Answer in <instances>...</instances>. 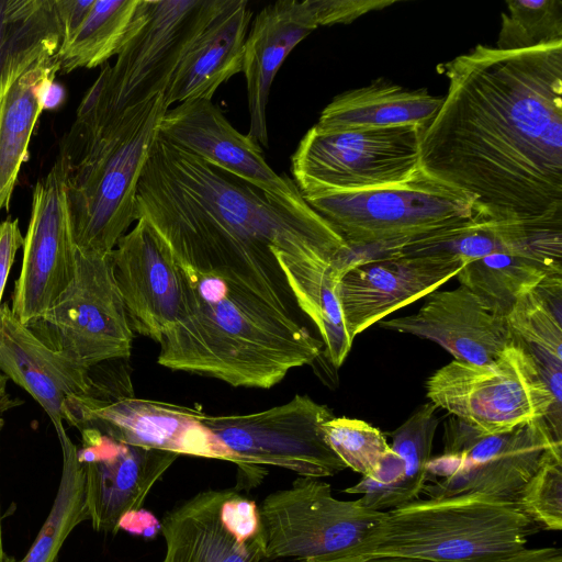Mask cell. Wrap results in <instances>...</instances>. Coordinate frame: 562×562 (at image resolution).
<instances>
[{
    "mask_svg": "<svg viewBox=\"0 0 562 562\" xmlns=\"http://www.w3.org/2000/svg\"><path fill=\"white\" fill-rule=\"evenodd\" d=\"M448 93L422 131L420 167L481 220L562 218V42L477 45L441 66Z\"/></svg>",
    "mask_w": 562,
    "mask_h": 562,
    "instance_id": "1",
    "label": "cell"
},
{
    "mask_svg": "<svg viewBox=\"0 0 562 562\" xmlns=\"http://www.w3.org/2000/svg\"><path fill=\"white\" fill-rule=\"evenodd\" d=\"M136 213L178 267L243 286L299 323L285 278H339L353 262L352 248L304 199L276 196L159 134Z\"/></svg>",
    "mask_w": 562,
    "mask_h": 562,
    "instance_id": "2",
    "label": "cell"
},
{
    "mask_svg": "<svg viewBox=\"0 0 562 562\" xmlns=\"http://www.w3.org/2000/svg\"><path fill=\"white\" fill-rule=\"evenodd\" d=\"M178 268L184 305L159 342L160 366L236 387L270 389L321 356V339L251 291Z\"/></svg>",
    "mask_w": 562,
    "mask_h": 562,
    "instance_id": "3",
    "label": "cell"
},
{
    "mask_svg": "<svg viewBox=\"0 0 562 562\" xmlns=\"http://www.w3.org/2000/svg\"><path fill=\"white\" fill-rule=\"evenodd\" d=\"M168 109L159 93L108 117L76 111L57 157L77 249L110 254L137 221L138 183Z\"/></svg>",
    "mask_w": 562,
    "mask_h": 562,
    "instance_id": "4",
    "label": "cell"
},
{
    "mask_svg": "<svg viewBox=\"0 0 562 562\" xmlns=\"http://www.w3.org/2000/svg\"><path fill=\"white\" fill-rule=\"evenodd\" d=\"M539 526L518 506L481 493L418 498L384 515L349 557L431 562H497Z\"/></svg>",
    "mask_w": 562,
    "mask_h": 562,
    "instance_id": "5",
    "label": "cell"
},
{
    "mask_svg": "<svg viewBox=\"0 0 562 562\" xmlns=\"http://www.w3.org/2000/svg\"><path fill=\"white\" fill-rule=\"evenodd\" d=\"M359 256L361 262L394 255L427 236L480 218L475 200L420 167L409 179L360 191L303 195Z\"/></svg>",
    "mask_w": 562,
    "mask_h": 562,
    "instance_id": "6",
    "label": "cell"
},
{
    "mask_svg": "<svg viewBox=\"0 0 562 562\" xmlns=\"http://www.w3.org/2000/svg\"><path fill=\"white\" fill-rule=\"evenodd\" d=\"M223 2L140 0L114 65L104 64L77 110L108 117L166 95L183 56Z\"/></svg>",
    "mask_w": 562,
    "mask_h": 562,
    "instance_id": "7",
    "label": "cell"
},
{
    "mask_svg": "<svg viewBox=\"0 0 562 562\" xmlns=\"http://www.w3.org/2000/svg\"><path fill=\"white\" fill-rule=\"evenodd\" d=\"M426 395L477 431L508 432L546 417L561 439V406L554 402L532 356L513 336L494 361L472 364L452 360L426 381Z\"/></svg>",
    "mask_w": 562,
    "mask_h": 562,
    "instance_id": "8",
    "label": "cell"
},
{
    "mask_svg": "<svg viewBox=\"0 0 562 562\" xmlns=\"http://www.w3.org/2000/svg\"><path fill=\"white\" fill-rule=\"evenodd\" d=\"M562 453L546 417L495 435L477 431L451 416L443 450L426 467V498L481 493L516 502L524 485L550 456Z\"/></svg>",
    "mask_w": 562,
    "mask_h": 562,
    "instance_id": "9",
    "label": "cell"
},
{
    "mask_svg": "<svg viewBox=\"0 0 562 562\" xmlns=\"http://www.w3.org/2000/svg\"><path fill=\"white\" fill-rule=\"evenodd\" d=\"M418 125L321 130L300 140L291 172L302 195L360 191L409 179L420 168Z\"/></svg>",
    "mask_w": 562,
    "mask_h": 562,
    "instance_id": "10",
    "label": "cell"
},
{
    "mask_svg": "<svg viewBox=\"0 0 562 562\" xmlns=\"http://www.w3.org/2000/svg\"><path fill=\"white\" fill-rule=\"evenodd\" d=\"M48 348L93 368L127 359L133 330L113 278L111 252L76 248L75 276L42 315L25 324Z\"/></svg>",
    "mask_w": 562,
    "mask_h": 562,
    "instance_id": "11",
    "label": "cell"
},
{
    "mask_svg": "<svg viewBox=\"0 0 562 562\" xmlns=\"http://www.w3.org/2000/svg\"><path fill=\"white\" fill-rule=\"evenodd\" d=\"M258 507L266 561L347 558L384 515L360 498H336L328 483L310 476L268 494Z\"/></svg>",
    "mask_w": 562,
    "mask_h": 562,
    "instance_id": "12",
    "label": "cell"
},
{
    "mask_svg": "<svg viewBox=\"0 0 562 562\" xmlns=\"http://www.w3.org/2000/svg\"><path fill=\"white\" fill-rule=\"evenodd\" d=\"M331 409L307 395L252 414L211 416L201 422L243 464L274 465L299 476H333L346 468L328 446L322 426Z\"/></svg>",
    "mask_w": 562,
    "mask_h": 562,
    "instance_id": "13",
    "label": "cell"
},
{
    "mask_svg": "<svg viewBox=\"0 0 562 562\" xmlns=\"http://www.w3.org/2000/svg\"><path fill=\"white\" fill-rule=\"evenodd\" d=\"M204 414L199 407L135 396L114 401L72 396L64 405L63 419L78 430L93 428L126 445L237 464L236 457L201 422Z\"/></svg>",
    "mask_w": 562,
    "mask_h": 562,
    "instance_id": "14",
    "label": "cell"
},
{
    "mask_svg": "<svg viewBox=\"0 0 562 562\" xmlns=\"http://www.w3.org/2000/svg\"><path fill=\"white\" fill-rule=\"evenodd\" d=\"M160 531V562L266 561L259 507L237 488L199 492L166 513Z\"/></svg>",
    "mask_w": 562,
    "mask_h": 562,
    "instance_id": "15",
    "label": "cell"
},
{
    "mask_svg": "<svg viewBox=\"0 0 562 562\" xmlns=\"http://www.w3.org/2000/svg\"><path fill=\"white\" fill-rule=\"evenodd\" d=\"M75 269L65 172L57 157L33 190L21 272L11 295L12 313L24 324L45 313L68 288Z\"/></svg>",
    "mask_w": 562,
    "mask_h": 562,
    "instance_id": "16",
    "label": "cell"
},
{
    "mask_svg": "<svg viewBox=\"0 0 562 562\" xmlns=\"http://www.w3.org/2000/svg\"><path fill=\"white\" fill-rule=\"evenodd\" d=\"M79 431L89 520L94 530L115 535L126 516L142 510L179 454L126 445L93 428Z\"/></svg>",
    "mask_w": 562,
    "mask_h": 562,
    "instance_id": "17",
    "label": "cell"
},
{
    "mask_svg": "<svg viewBox=\"0 0 562 562\" xmlns=\"http://www.w3.org/2000/svg\"><path fill=\"white\" fill-rule=\"evenodd\" d=\"M95 367L77 363L45 346L11 311L0 307V370L24 389L46 412L55 430H65L63 411L72 396L100 401L117 397L110 373L97 374Z\"/></svg>",
    "mask_w": 562,
    "mask_h": 562,
    "instance_id": "18",
    "label": "cell"
},
{
    "mask_svg": "<svg viewBox=\"0 0 562 562\" xmlns=\"http://www.w3.org/2000/svg\"><path fill=\"white\" fill-rule=\"evenodd\" d=\"M464 262L443 254L394 255L350 267L337 295L345 327L355 339L391 313L422 299L454 278Z\"/></svg>",
    "mask_w": 562,
    "mask_h": 562,
    "instance_id": "19",
    "label": "cell"
},
{
    "mask_svg": "<svg viewBox=\"0 0 562 562\" xmlns=\"http://www.w3.org/2000/svg\"><path fill=\"white\" fill-rule=\"evenodd\" d=\"M111 262L131 329L159 344L183 311L178 266L142 218L119 239Z\"/></svg>",
    "mask_w": 562,
    "mask_h": 562,
    "instance_id": "20",
    "label": "cell"
},
{
    "mask_svg": "<svg viewBox=\"0 0 562 562\" xmlns=\"http://www.w3.org/2000/svg\"><path fill=\"white\" fill-rule=\"evenodd\" d=\"M158 134L170 144L276 196L291 201L304 199L293 179L271 169L258 142L233 127L211 100L186 101L168 109Z\"/></svg>",
    "mask_w": 562,
    "mask_h": 562,
    "instance_id": "21",
    "label": "cell"
},
{
    "mask_svg": "<svg viewBox=\"0 0 562 562\" xmlns=\"http://www.w3.org/2000/svg\"><path fill=\"white\" fill-rule=\"evenodd\" d=\"M376 324L431 340L454 360L472 364L494 361L513 339L506 317L487 311L462 284L453 290L431 291L415 314Z\"/></svg>",
    "mask_w": 562,
    "mask_h": 562,
    "instance_id": "22",
    "label": "cell"
},
{
    "mask_svg": "<svg viewBox=\"0 0 562 562\" xmlns=\"http://www.w3.org/2000/svg\"><path fill=\"white\" fill-rule=\"evenodd\" d=\"M60 33L15 53L0 77V211L11 195L35 124L44 111L46 87L59 71Z\"/></svg>",
    "mask_w": 562,
    "mask_h": 562,
    "instance_id": "23",
    "label": "cell"
},
{
    "mask_svg": "<svg viewBox=\"0 0 562 562\" xmlns=\"http://www.w3.org/2000/svg\"><path fill=\"white\" fill-rule=\"evenodd\" d=\"M318 26L313 0L268 4L250 25L241 70L247 86L248 135L263 147L269 146L267 104L272 81L291 50Z\"/></svg>",
    "mask_w": 562,
    "mask_h": 562,
    "instance_id": "24",
    "label": "cell"
},
{
    "mask_svg": "<svg viewBox=\"0 0 562 562\" xmlns=\"http://www.w3.org/2000/svg\"><path fill=\"white\" fill-rule=\"evenodd\" d=\"M251 11L246 0H224L183 56L165 95L168 106L211 100L217 88L241 72Z\"/></svg>",
    "mask_w": 562,
    "mask_h": 562,
    "instance_id": "25",
    "label": "cell"
},
{
    "mask_svg": "<svg viewBox=\"0 0 562 562\" xmlns=\"http://www.w3.org/2000/svg\"><path fill=\"white\" fill-rule=\"evenodd\" d=\"M445 97L426 88L408 89L379 78L370 85L336 95L315 124L321 130L379 128L403 125L426 127Z\"/></svg>",
    "mask_w": 562,
    "mask_h": 562,
    "instance_id": "26",
    "label": "cell"
},
{
    "mask_svg": "<svg viewBox=\"0 0 562 562\" xmlns=\"http://www.w3.org/2000/svg\"><path fill=\"white\" fill-rule=\"evenodd\" d=\"M555 274H562V261L524 254H492L464 263L454 278L487 311L506 317L524 293Z\"/></svg>",
    "mask_w": 562,
    "mask_h": 562,
    "instance_id": "27",
    "label": "cell"
},
{
    "mask_svg": "<svg viewBox=\"0 0 562 562\" xmlns=\"http://www.w3.org/2000/svg\"><path fill=\"white\" fill-rule=\"evenodd\" d=\"M140 0H94L81 23L60 40L59 71L106 64L124 43Z\"/></svg>",
    "mask_w": 562,
    "mask_h": 562,
    "instance_id": "28",
    "label": "cell"
},
{
    "mask_svg": "<svg viewBox=\"0 0 562 562\" xmlns=\"http://www.w3.org/2000/svg\"><path fill=\"white\" fill-rule=\"evenodd\" d=\"M506 321L537 366L562 367V274L550 276L524 293Z\"/></svg>",
    "mask_w": 562,
    "mask_h": 562,
    "instance_id": "29",
    "label": "cell"
},
{
    "mask_svg": "<svg viewBox=\"0 0 562 562\" xmlns=\"http://www.w3.org/2000/svg\"><path fill=\"white\" fill-rule=\"evenodd\" d=\"M57 437L63 465L53 506L26 554L14 562H55L70 532L89 520L85 471L78 458V447L66 431Z\"/></svg>",
    "mask_w": 562,
    "mask_h": 562,
    "instance_id": "30",
    "label": "cell"
},
{
    "mask_svg": "<svg viewBox=\"0 0 562 562\" xmlns=\"http://www.w3.org/2000/svg\"><path fill=\"white\" fill-rule=\"evenodd\" d=\"M506 5L497 49L521 50L562 42L561 0H512Z\"/></svg>",
    "mask_w": 562,
    "mask_h": 562,
    "instance_id": "31",
    "label": "cell"
},
{
    "mask_svg": "<svg viewBox=\"0 0 562 562\" xmlns=\"http://www.w3.org/2000/svg\"><path fill=\"white\" fill-rule=\"evenodd\" d=\"M56 33L54 0H0V77L15 53Z\"/></svg>",
    "mask_w": 562,
    "mask_h": 562,
    "instance_id": "32",
    "label": "cell"
},
{
    "mask_svg": "<svg viewBox=\"0 0 562 562\" xmlns=\"http://www.w3.org/2000/svg\"><path fill=\"white\" fill-rule=\"evenodd\" d=\"M436 406L427 402L395 430L390 432V448L406 467V482L412 502L419 498L426 484V467L431 458L432 441L439 425Z\"/></svg>",
    "mask_w": 562,
    "mask_h": 562,
    "instance_id": "33",
    "label": "cell"
},
{
    "mask_svg": "<svg viewBox=\"0 0 562 562\" xmlns=\"http://www.w3.org/2000/svg\"><path fill=\"white\" fill-rule=\"evenodd\" d=\"M330 449L362 476L371 474L390 451L385 436L370 424L347 417H333L322 426Z\"/></svg>",
    "mask_w": 562,
    "mask_h": 562,
    "instance_id": "34",
    "label": "cell"
},
{
    "mask_svg": "<svg viewBox=\"0 0 562 562\" xmlns=\"http://www.w3.org/2000/svg\"><path fill=\"white\" fill-rule=\"evenodd\" d=\"M539 527L562 528V453L546 459L521 488L516 501Z\"/></svg>",
    "mask_w": 562,
    "mask_h": 562,
    "instance_id": "35",
    "label": "cell"
},
{
    "mask_svg": "<svg viewBox=\"0 0 562 562\" xmlns=\"http://www.w3.org/2000/svg\"><path fill=\"white\" fill-rule=\"evenodd\" d=\"M24 237L18 218H7L0 223V307L1 299L16 251L23 247Z\"/></svg>",
    "mask_w": 562,
    "mask_h": 562,
    "instance_id": "36",
    "label": "cell"
},
{
    "mask_svg": "<svg viewBox=\"0 0 562 562\" xmlns=\"http://www.w3.org/2000/svg\"><path fill=\"white\" fill-rule=\"evenodd\" d=\"M94 0H54L60 40L69 35L83 20Z\"/></svg>",
    "mask_w": 562,
    "mask_h": 562,
    "instance_id": "37",
    "label": "cell"
},
{
    "mask_svg": "<svg viewBox=\"0 0 562 562\" xmlns=\"http://www.w3.org/2000/svg\"><path fill=\"white\" fill-rule=\"evenodd\" d=\"M497 562H562L560 548H524Z\"/></svg>",
    "mask_w": 562,
    "mask_h": 562,
    "instance_id": "38",
    "label": "cell"
},
{
    "mask_svg": "<svg viewBox=\"0 0 562 562\" xmlns=\"http://www.w3.org/2000/svg\"><path fill=\"white\" fill-rule=\"evenodd\" d=\"M63 98H64L63 87H60L58 83H56L54 81L50 82L46 87V89L44 91V95H43L44 110L56 108L63 101Z\"/></svg>",
    "mask_w": 562,
    "mask_h": 562,
    "instance_id": "39",
    "label": "cell"
},
{
    "mask_svg": "<svg viewBox=\"0 0 562 562\" xmlns=\"http://www.w3.org/2000/svg\"><path fill=\"white\" fill-rule=\"evenodd\" d=\"M7 381L8 378L3 373H0V416L8 409L20 404L16 398H12L7 392Z\"/></svg>",
    "mask_w": 562,
    "mask_h": 562,
    "instance_id": "40",
    "label": "cell"
},
{
    "mask_svg": "<svg viewBox=\"0 0 562 562\" xmlns=\"http://www.w3.org/2000/svg\"><path fill=\"white\" fill-rule=\"evenodd\" d=\"M360 562H431V561L400 558V557H381V555H379V557L361 558Z\"/></svg>",
    "mask_w": 562,
    "mask_h": 562,
    "instance_id": "41",
    "label": "cell"
},
{
    "mask_svg": "<svg viewBox=\"0 0 562 562\" xmlns=\"http://www.w3.org/2000/svg\"><path fill=\"white\" fill-rule=\"evenodd\" d=\"M3 419L0 417V435L3 427ZM15 559L8 555L3 546V533H2V516H1V503H0V562H14Z\"/></svg>",
    "mask_w": 562,
    "mask_h": 562,
    "instance_id": "42",
    "label": "cell"
},
{
    "mask_svg": "<svg viewBox=\"0 0 562 562\" xmlns=\"http://www.w3.org/2000/svg\"><path fill=\"white\" fill-rule=\"evenodd\" d=\"M361 558L359 557H347L336 560H293L291 562H360ZM261 562H273V561H261Z\"/></svg>",
    "mask_w": 562,
    "mask_h": 562,
    "instance_id": "43",
    "label": "cell"
}]
</instances>
